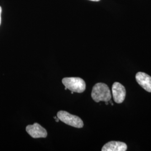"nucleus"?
<instances>
[{
	"mask_svg": "<svg viewBox=\"0 0 151 151\" xmlns=\"http://www.w3.org/2000/svg\"><path fill=\"white\" fill-rule=\"evenodd\" d=\"M91 97L96 103L100 101L108 102L110 101L111 98L110 88L105 83H97L92 88Z\"/></svg>",
	"mask_w": 151,
	"mask_h": 151,
	"instance_id": "1",
	"label": "nucleus"
},
{
	"mask_svg": "<svg viewBox=\"0 0 151 151\" xmlns=\"http://www.w3.org/2000/svg\"><path fill=\"white\" fill-rule=\"evenodd\" d=\"M62 83L65 88L71 91L82 93L86 89V83L80 77H65L62 79Z\"/></svg>",
	"mask_w": 151,
	"mask_h": 151,
	"instance_id": "2",
	"label": "nucleus"
},
{
	"mask_svg": "<svg viewBox=\"0 0 151 151\" xmlns=\"http://www.w3.org/2000/svg\"><path fill=\"white\" fill-rule=\"evenodd\" d=\"M57 115V118L61 122L71 127L77 128H81L83 127V121L80 117L77 116L72 115L65 111H58Z\"/></svg>",
	"mask_w": 151,
	"mask_h": 151,
	"instance_id": "3",
	"label": "nucleus"
},
{
	"mask_svg": "<svg viewBox=\"0 0 151 151\" xmlns=\"http://www.w3.org/2000/svg\"><path fill=\"white\" fill-rule=\"evenodd\" d=\"M26 131L33 138H46L48 135L46 129L37 123L27 125Z\"/></svg>",
	"mask_w": 151,
	"mask_h": 151,
	"instance_id": "4",
	"label": "nucleus"
},
{
	"mask_svg": "<svg viewBox=\"0 0 151 151\" xmlns=\"http://www.w3.org/2000/svg\"><path fill=\"white\" fill-rule=\"evenodd\" d=\"M112 93L114 101L117 104L123 103L126 96V90L123 85L115 82L112 86Z\"/></svg>",
	"mask_w": 151,
	"mask_h": 151,
	"instance_id": "5",
	"label": "nucleus"
},
{
	"mask_svg": "<svg viewBox=\"0 0 151 151\" xmlns=\"http://www.w3.org/2000/svg\"><path fill=\"white\" fill-rule=\"evenodd\" d=\"M136 81L146 91L151 92V77L146 73L139 72L135 76Z\"/></svg>",
	"mask_w": 151,
	"mask_h": 151,
	"instance_id": "6",
	"label": "nucleus"
},
{
	"mask_svg": "<svg viewBox=\"0 0 151 151\" xmlns=\"http://www.w3.org/2000/svg\"><path fill=\"white\" fill-rule=\"evenodd\" d=\"M127 150V145L122 142L111 141L103 146L102 151H125Z\"/></svg>",
	"mask_w": 151,
	"mask_h": 151,
	"instance_id": "7",
	"label": "nucleus"
},
{
	"mask_svg": "<svg viewBox=\"0 0 151 151\" xmlns=\"http://www.w3.org/2000/svg\"><path fill=\"white\" fill-rule=\"evenodd\" d=\"M1 12H2V8L0 6V25L1 23Z\"/></svg>",
	"mask_w": 151,
	"mask_h": 151,
	"instance_id": "8",
	"label": "nucleus"
},
{
	"mask_svg": "<svg viewBox=\"0 0 151 151\" xmlns=\"http://www.w3.org/2000/svg\"><path fill=\"white\" fill-rule=\"evenodd\" d=\"M90 1H99L100 0H90Z\"/></svg>",
	"mask_w": 151,
	"mask_h": 151,
	"instance_id": "9",
	"label": "nucleus"
}]
</instances>
